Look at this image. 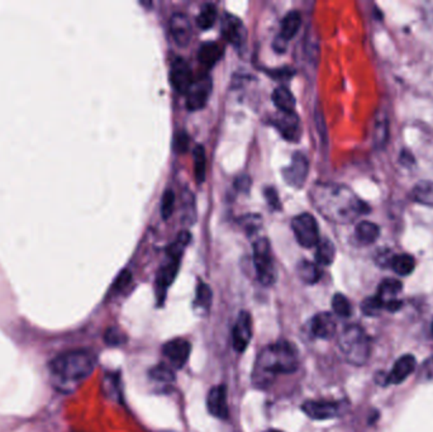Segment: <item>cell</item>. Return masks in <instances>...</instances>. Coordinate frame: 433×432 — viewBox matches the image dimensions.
Instances as JSON below:
<instances>
[{"label": "cell", "mask_w": 433, "mask_h": 432, "mask_svg": "<svg viewBox=\"0 0 433 432\" xmlns=\"http://www.w3.org/2000/svg\"><path fill=\"white\" fill-rule=\"evenodd\" d=\"M314 207L322 216L340 224L356 221L367 215L370 207L346 185L334 182H320L311 190Z\"/></svg>", "instance_id": "6da1fadb"}, {"label": "cell", "mask_w": 433, "mask_h": 432, "mask_svg": "<svg viewBox=\"0 0 433 432\" xmlns=\"http://www.w3.org/2000/svg\"><path fill=\"white\" fill-rule=\"evenodd\" d=\"M298 352L292 343L279 341L265 347L256 359L253 382L255 387L267 388L276 375L292 374L298 369Z\"/></svg>", "instance_id": "7a4b0ae2"}, {"label": "cell", "mask_w": 433, "mask_h": 432, "mask_svg": "<svg viewBox=\"0 0 433 432\" xmlns=\"http://www.w3.org/2000/svg\"><path fill=\"white\" fill-rule=\"evenodd\" d=\"M97 365V358L89 350H70L55 357L50 364V374L59 389L71 391L89 378Z\"/></svg>", "instance_id": "3957f363"}, {"label": "cell", "mask_w": 433, "mask_h": 432, "mask_svg": "<svg viewBox=\"0 0 433 432\" xmlns=\"http://www.w3.org/2000/svg\"><path fill=\"white\" fill-rule=\"evenodd\" d=\"M190 233L183 231L178 238L167 249V261L161 266L156 278V296L159 303L162 304L166 297L167 288L173 283L180 268L181 257L187 243H190Z\"/></svg>", "instance_id": "277c9868"}, {"label": "cell", "mask_w": 433, "mask_h": 432, "mask_svg": "<svg viewBox=\"0 0 433 432\" xmlns=\"http://www.w3.org/2000/svg\"><path fill=\"white\" fill-rule=\"evenodd\" d=\"M339 346L341 352L350 364H367V359L370 357L371 343L364 329L357 324H350L345 327L339 336Z\"/></svg>", "instance_id": "5b68a950"}, {"label": "cell", "mask_w": 433, "mask_h": 432, "mask_svg": "<svg viewBox=\"0 0 433 432\" xmlns=\"http://www.w3.org/2000/svg\"><path fill=\"white\" fill-rule=\"evenodd\" d=\"M253 264L257 279L262 285L270 287L276 282V269L274 264L271 245L265 237L259 238L253 243Z\"/></svg>", "instance_id": "8992f818"}, {"label": "cell", "mask_w": 433, "mask_h": 432, "mask_svg": "<svg viewBox=\"0 0 433 432\" xmlns=\"http://www.w3.org/2000/svg\"><path fill=\"white\" fill-rule=\"evenodd\" d=\"M294 236L300 246L306 249H312L320 243V229L317 221L309 213H301L299 216L294 217L292 221Z\"/></svg>", "instance_id": "52a82bcc"}, {"label": "cell", "mask_w": 433, "mask_h": 432, "mask_svg": "<svg viewBox=\"0 0 433 432\" xmlns=\"http://www.w3.org/2000/svg\"><path fill=\"white\" fill-rule=\"evenodd\" d=\"M212 78L209 75H200L193 81L187 93V107L190 110H199L207 104L209 95L212 93Z\"/></svg>", "instance_id": "ba28073f"}, {"label": "cell", "mask_w": 433, "mask_h": 432, "mask_svg": "<svg viewBox=\"0 0 433 432\" xmlns=\"http://www.w3.org/2000/svg\"><path fill=\"white\" fill-rule=\"evenodd\" d=\"M309 161L307 156L301 152H294L290 165L283 170L284 180L293 188H301L308 178Z\"/></svg>", "instance_id": "9c48e42d"}, {"label": "cell", "mask_w": 433, "mask_h": 432, "mask_svg": "<svg viewBox=\"0 0 433 432\" xmlns=\"http://www.w3.org/2000/svg\"><path fill=\"white\" fill-rule=\"evenodd\" d=\"M192 352V344L185 338H173L164 345L162 354L175 369H181L187 364Z\"/></svg>", "instance_id": "30bf717a"}, {"label": "cell", "mask_w": 433, "mask_h": 432, "mask_svg": "<svg viewBox=\"0 0 433 432\" xmlns=\"http://www.w3.org/2000/svg\"><path fill=\"white\" fill-rule=\"evenodd\" d=\"M170 80L171 85L180 94H187V90L193 84V71L187 61L183 57H176L170 69Z\"/></svg>", "instance_id": "8fae6325"}, {"label": "cell", "mask_w": 433, "mask_h": 432, "mask_svg": "<svg viewBox=\"0 0 433 432\" xmlns=\"http://www.w3.org/2000/svg\"><path fill=\"white\" fill-rule=\"evenodd\" d=\"M220 31L223 37L226 38L234 48H241L247 38L246 28L242 20L237 18L234 14L226 13L220 22Z\"/></svg>", "instance_id": "7c38bea8"}, {"label": "cell", "mask_w": 433, "mask_h": 432, "mask_svg": "<svg viewBox=\"0 0 433 432\" xmlns=\"http://www.w3.org/2000/svg\"><path fill=\"white\" fill-rule=\"evenodd\" d=\"M234 347L236 352H243L253 338V318L247 311H241L234 327Z\"/></svg>", "instance_id": "4fadbf2b"}, {"label": "cell", "mask_w": 433, "mask_h": 432, "mask_svg": "<svg viewBox=\"0 0 433 432\" xmlns=\"http://www.w3.org/2000/svg\"><path fill=\"white\" fill-rule=\"evenodd\" d=\"M273 123L285 140L292 142L299 141L301 129H300L299 117L295 112H289V113L279 112V115L275 117Z\"/></svg>", "instance_id": "5bb4252c"}, {"label": "cell", "mask_w": 433, "mask_h": 432, "mask_svg": "<svg viewBox=\"0 0 433 432\" xmlns=\"http://www.w3.org/2000/svg\"><path fill=\"white\" fill-rule=\"evenodd\" d=\"M170 32L173 34V40L179 46L185 48L189 45V42L192 40V36H193V27H192V22L189 20L187 14H173V17L170 20Z\"/></svg>", "instance_id": "9a60e30c"}, {"label": "cell", "mask_w": 433, "mask_h": 432, "mask_svg": "<svg viewBox=\"0 0 433 432\" xmlns=\"http://www.w3.org/2000/svg\"><path fill=\"white\" fill-rule=\"evenodd\" d=\"M301 410L309 419H318V421L334 419L340 412L337 403L327 402V401H307L304 405H301Z\"/></svg>", "instance_id": "2e32d148"}, {"label": "cell", "mask_w": 433, "mask_h": 432, "mask_svg": "<svg viewBox=\"0 0 433 432\" xmlns=\"http://www.w3.org/2000/svg\"><path fill=\"white\" fill-rule=\"evenodd\" d=\"M207 407L209 413L220 419H228V405H227V388L225 385L213 387L207 397Z\"/></svg>", "instance_id": "e0dca14e"}, {"label": "cell", "mask_w": 433, "mask_h": 432, "mask_svg": "<svg viewBox=\"0 0 433 432\" xmlns=\"http://www.w3.org/2000/svg\"><path fill=\"white\" fill-rule=\"evenodd\" d=\"M416 358L413 355H403L400 357L395 364L393 365L392 370L388 374V384H400L406 380L412 373L416 370Z\"/></svg>", "instance_id": "ac0fdd59"}, {"label": "cell", "mask_w": 433, "mask_h": 432, "mask_svg": "<svg viewBox=\"0 0 433 432\" xmlns=\"http://www.w3.org/2000/svg\"><path fill=\"white\" fill-rule=\"evenodd\" d=\"M311 330L314 336L323 340H329L334 338L337 330V324L334 321V316L328 312H322L314 316L311 322Z\"/></svg>", "instance_id": "d6986e66"}, {"label": "cell", "mask_w": 433, "mask_h": 432, "mask_svg": "<svg viewBox=\"0 0 433 432\" xmlns=\"http://www.w3.org/2000/svg\"><path fill=\"white\" fill-rule=\"evenodd\" d=\"M403 285L400 283L399 280L397 279H392V278H388L384 279L379 285V289H378V294L376 297L379 298L381 301V303L384 305V310H387L388 305L390 303H393L395 301H398V294L402 291Z\"/></svg>", "instance_id": "ffe728a7"}, {"label": "cell", "mask_w": 433, "mask_h": 432, "mask_svg": "<svg viewBox=\"0 0 433 432\" xmlns=\"http://www.w3.org/2000/svg\"><path fill=\"white\" fill-rule=\"evenodd\" d=\"M222 55H223V50L220 45L214 41H211L200 46L198 59L204 68L211 69L213 68L214 65L220 61Z\"/></svg>", "instance_id": "44dd1931"}, {"label": "cell", "mask_w": 433, "mask_h": 432, "mask_svg": "<svg viewBox=\"0 0 433 432\" xmlns=\"http://www.w3.org/2000/svg\"><path fill=\"white\" fill-rule=\"evenodd\" d=\"M273 101L279 112H295L297 101L293 93L287 87H278L274 89Z\"/></svg>", "instance_id": "7402d4cb"}, {"label": "cell", "mask_w": 433, "mask_h": 432, "mask_svg": "<svg viewBox=\"0 0 433 432\" xmlns=\"http://www.w3.org/2000/svg\"><path fill=\"white\" fill-rule=\"evenodd\" d=\"M355 236H356V240L362 245H371L379 238V226L370 221H362L356 226Z\"/></svg>", "instance_id": "603a6c76"}, {"label": "cell", "mask_w": 433, "mask_h": 432, "mask_svg": "<svg viewBox=\"0 0 433 432\" xmlns=\"http://www.w3.org/2000/svg\"><path fill=\"white\" fill-rule=\"evenodd\" d=\"M336 257V247L334 243L328 238H320V243H317L315 251V261L323 266H328L334 263Z\"/></svg>", "instance_id": "cb8c5ba5"}, {"label": "cell", "mask_w": 433, "mask_h": 432, "mask_svg": "<svg viewBox=\"0 0 433 432\" xmlns=\"http://www.w3.org/2000/svg\"><path fill=\"white\" fill-rule=\"evenodd\" d=\"M301 23V15L298 10H292L281 20V32L280 36L289 41L298 32Z\"/></svg>", "instance_id": "d4e9b609"}, {"label": "cell", "mask_w": 433, "mask_h": 432, "mask_svg": "<svg viewBox=\"0 0 433 432\" xmlns=\"http://www.w3.org/2000/svg\"><path fill=\"white\" fill-rule=\"evenodd\" d=\"M412 198L414 202L433 207V182L422 180L417 182L412 190Z\"/></svg>", "instance_id": "484cf974"}, {"label": "cell", "mask_w": 433, "mask_h": 432, "mask_svg": "<svg viewBox=\"0 0 433 432\" xmlns=\"http://www.w3.org/2000/svg\"><path fill=\"white\" fill-rule=\"evenodd\" d=\"M390 268L400 277H408L413 273L414 268H416L414 257L408 254L394 255L392 263H390Z\"/></svg>", "instance_id": "4316f807"}, {"label": "cell", "mask_w": 433, "mask_h": 432, "mask_svg": "<svg viewBox=\"0 0 433 432\" xmlns=\"http://www.w3.org/2000/svg\"><path fill=\"white\" fill-rule=\"evenodd\" d=\"M297 271H298V277L300 278V280L306 284H315L317 282H320V275H322L318 265L312 263V261H308V260L300 261L298 268H297Z\"/></svg>", "instance_id": "83f0119b"}, {"label": "cell", "mask_w": 433, "mask_h": 432, "mask_svg": "<svg viewBox=\"0 0 433 432\" xmlns=\"http://www.w3.org/2000/svg\"><path fill=\"white\" fill-rule=\"evenodd\" d=\"M194 160V175L197 182L201 184L206 180V171H207V156H206V150L198 145L193 152Z\"/></svg>", "instance_id": "f1b7e54d"}, {"label": "cell", "mask_w": 433, "mask_h": 432, "mask_svg": "<svg viewBox=\"0 0 433 432\" xmlns=\"http://www.w3.org/2000/svg\"><path fill=\"white\" fill-rule=\"evenodd\" d=\"M389 136V122L387 115H383L379 118H376L375 129H374V143L376 149L385 147Z\"/></svg>", "instance_id": "f546056e"}, {"label": "cell", "mask_w": 433, "mask_h": 432, "mask_svg": "<svg viewBox=\"0 0 433 432\" xmlns=\"http://www.w3.org/2000/svg\"><path fill=\"white\" fill-rule=\"evenodd\" d=\"M212 303V291L209 285L203 282H199L197 288V296H195V310L198 312H207Z\"/></svg>", "instance_id": "4dcf8cb0"}, {"label": "cell", "mask_w": 433, "mask_h": 432, "mask_svg": "<svg viewBox=\"0 0 433 432\" xmlns=\"http://www.w3.org/2000/svg\"><path fill=\"white\" fill-rule=\"evenodd\" d=\"M215 20H217V7L212 3H207L200 9L199 14L197 17V24L201 29H209L213 27Z\"/></svg>", "instance_id": "1f68e13d"}, {"label": "cell", "mask_w": 433, "mask_h": 432, "mask_svg": "<svg viewBox=\"0 0 433 432\" xmlns=\"http://www.w3.org/2000/svg\"><path fill=\"white\" fill-rule=\"evenodd\" d=\"M332 308H334V313L340 317H350L353 313V307H351L350 301L341 293L334 294L332 298Z\"/></svg>", "instance_id": "d6a6232c"}, {"label": "cell", "mask_w": 433, "mask_h": 432, "mask_svg": "<svg viewBox=\"0 0 433 432\" xmlns=\"http://www.w3.org/2000/svg\"><path fill=\"white\" fill-rule=\"evenodd\" d=\"M150 377L161 383H170L175 380V373L171 370V368H169L167 365L160 364L157 366H154L150 372Z\"/></svg>", "instance_id": "836d02e7"}, {"label": "cell", "mask_w": 433, "mask_h": 432, "mask_svg": "<svg viewBox=\"0 0 433 432\" xmlns=\"http://www.w3.org/2000/svg\"><path fill=\"white\" fill-rule=\"evenodd\" d=\"M384 310V305L381 303L379 298L376 296L374 297H369L367 299H364V302L361 303V311L364 315L374 317V316H378L380 312Z\"/></svg>", "instance_id": "e575fe53"}, {"label": "cell", "mask_w": 433, "mask_h": 432, "mask_svg": "<svg viewBox=\"0 0 433 432\" xmlns=\"http://www.w3.org/2000/svg\"><path fill=\"white\" fill-rule=\"evenodd\" d=\"M173 207H175V194L171 189L165 190L161 201V215L164 219H169L171 217Z\"/></svg>", "instance_id": "d590c367"}, {"label": "cell", "mask_w": 433, "mask_h": 432, "mask_svg": "<svg viewBox=\"0 0 433 432\" xmlns=\"http://www.w3.org/2000/svg\"><path fill=\"white\" fill-rule=\"evenodd\" d=\"M106 341L109 345L123 344L126 341V335L118 329H109L106 333Z\"/></svg>", "instance_id": "8d00e7d4"}, {"label": "cell", "mask_w": 433, "mask_h": 432, "mask_svg": "<svg viewBox=\"0 0 433 432\" xmlns=\"http://www.w3.org/2000/svg\"><path fill=\"white\" fill-rule=\"evenodd\" d=\"M131 280H132V274H131V271H123L120 273L118 278L115 279V282H114L113 289L114 291H122V289H125L128 284L131 283Z\"/></svg>", "instance_id": "74e56055"}, {"label": "cell", "mask_w": 433, "mask_h": 432, "mask_svg": "<svg viewBox=\"0 0 433 432\" xmlns=\"http://www.w3.org/2000/svg\"><path fill=\"white\" fill-rule=\"evenodd\" d=\"M265 198H267L269 206L273 208V210H280L281 208V204H280L279 196L276 193V190L269 187L265 189Z\"/></svg>", "instance_id": "f35d334b"}, {"label": "cell", "mask_w": 433, "mask_h": 432, "mask_svg": "<svg viewBox=\"0 0 433 432\" xmlns=\"http://www.w3.org/2000/svg\"><path fill=\"white\" fill-rule=\"evenodd\" d=\"M251 187V180L250 178L246 175L240 176L237 180H236V188L241 190V192H248Z\"/></svg>", "instance_id": "ab89813d"}, {"label": "cell", "mask_w": 433, "mask_h": 432, "mask_svg": "<svg viewBox=\"0 0 433 432\" xmlns=\"http://www.w3.org/2000/svg\"><path fill=\"white\" fill-rule=\"evenodd\" d=\"M288 41L281 37V36H276L275 40H274V48L276 52H284L287 50Z\"/></svg>", "instance_id": "60d3db41"}, {"label": "cell", "mask_w": 433, "mask_h": 432, "mask_svg": "<svg viewBox=\"0 0 433 432\" xmlns=\"http://www.w3.org/2000/svg\"><path fill=\"white\" fill-rule=\"evenodd\" d=\"M178 149L179 151H184V150L187 149V135H180L178 137Z\"/></svg>", "instance_id": "b9f144b4"}, {"label": "cell", "mask_w": 433, "mask_h": 432, "mask_svg": "<svg viewBox=\"0 0 433 432\" xmlns=\"http://www.w3.org/2000/svg\"><path fill=\"white\" fill-rule=\"evenodd\" d=\"M265 432H283L280 431V430H275V429H270V430H267Z\"/></svg>", "instance_id": "7bdbcfd3"}, {"label": "cell", "mask_w": 433, "mask_h": 432, "mask_svg": "<svg viewBox=\"0 0 433 432\" xmlns=\"http://www.w3.org/2000/svg\"><path fill=\"white\" fill-rule=\"evenodd\" d=\"M432 335H433V324H432Z\"/></svg>", "instance_id": "ee69618b"}]
</instances>
